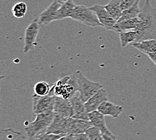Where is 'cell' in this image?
<instances>
[{
    "label": "cell",
    "mask_w": 156,
    "mask_h": 140,
    "mask_svg": "<svg viewBox=\"0 0 156 140\" xmlns=\"http://www.w3.org/2000/svg\"><path fill=\"white\" fill-rule=\"evenodd\" d=\"M139 25L136 31L139 33V42L156 38V14L150 0H145L138 16Z\"/></svg>",
    "instance_id": "cell-1"
},
{
    "label": "cell",
    "mask_w": 156,
    "mask_h": 140,
    "mask_svg": "<svg viewBox=\"0 0 156 140\" xmlns=\"http://www.w3.org/2000/svg\"><path fill=\"white\" fill-rule=\"evenodd\" d=\"M78 92L76 72L61 78L51 87L50 94L64 99H71Z\"/></svg>",
    "instance_id": "cell-2"
},
{
    "label": "cell",
    "mask_w": 156,
    "mask_h": 140,
    "mask_svg": "<svg viewBox=\"0 0 156 140\" xmlns=\"http://www.w3.org/2000/svg\"><path fill=\"white\" fill-rule=\"evenodd\" d=\"M55 116L54 112L41 113L36 115L33 121L24 128L26 134L28 138H32L41 133H46V131L53 121Z\"/></svg>",
    "instance_id": "cell-3"
},
{
    "label": "cell",
    "mask_w": 156,
    "mask_h": 140,
    "mask_svg": "<svg viewBox=\"0 0 156 140\" xmlns=\"http://www.w3.org/2000/svg\"><path fill=\"white\" fill-rule=\"evenodd\" d=\"M71 18L90 27H102L96 13L85 5H76Z\"/></svg>",
    "instance_id": "cell-4"
},
{
    "label": "cell",
    "mask_w": 156,
    "mask_h": 140,
    "mask_svg": "<svg viewBox=\"0 0 156 140\" xmlns=\"http://www.w3.org/2000/svg\"><path fill=\"white\" fill-rule=\"evenodd\" d=\"M78 82V94L84 102L102 89L103 86L98 82L90 81L84 77L81 71H76Z\"/></svg>",
    "instance_id": "cell-5"
},
{
    "label": "cell",
    "mask_w": 156,
    "mask_h": 140,
    "mask_svg": "<svg viewBox=\"0 0 156 140\" xmlns=\"http://www.w3.org/2000/svg\"><path fill=\"white\" fill-rule=\"evenodd\" d=\"M56 96L52 94L47 96H32V110L35 115L41 113L54 112V106Z\"/></svg>",
    "instance_id": "cell-6"
},
{
    "label": "cell",
    "mask_w": 156,
    "mask_h": 140,
    "mask_svg": "<svg viewBox=\"0 0 156 140\" xmlns=\"http://www.w3.org/2000/svg\"><path fill=\"white\" fill-rule=\"evenodd\" d=\"M39 31H40V23L38 22V19L35 18L26 28L23 48L24 53H28L34 47Z\"/></svg>",
    "instance_id": "cell-7"
},
{
    "label": "cell",
    "mask_w": 156,
    "mask_h": 140,
    "mask_svg": "<svg viewBox=\"0 0 156 140\" xmlns=\"http://www.w3.org/2000/svg\"><path fill=\"white\" fill-rule=\"evenodd\" d=\"M90 8L96 13L98 18L102 24V27L107 31H112L116 21L110 15L105 6L99 4L92 5Z\"/></svg>",
    "instance_id": "cell-8"
},
{
    "label": "cell",
    "mask_w": 156,
    "mask_h": 140,
    "mask_svg": "<svg viewBox=\"0 0 156 140\" xmlns=\"http://www.w3.org/2000/svg\"><path fill=\"white\" fill-rule=\"evenodd\" d=\"M91 127L93 126L90 121L69 117L67 119V134L75 135L80 134V133H84Z\"/></svg>",
    "instance_id": "cell-9"
},
{
    "label": "cell",
    "mask_w": 156,
    "mask_h": 140,
    "mask_svg": "<svg viewBox=\"0 0 156 140\" xmlns=\"http://www.w3.org/2000/svg\"><path fill=\"white\" fill-rule=\"evenodd\" d=\"M62 3L58 0H54L53 2L39 15L38 22L40 24L47 25L51 22L57 20V12Z\"/></svg>",
    "instance_id": "cell-10"
},
{
    "label": "cell",
    "mask_w": 156,
    "mask_h": 140,
    "mask_svg": "<svg viewBox=\"0 0 156 140\" xmlns=\"http://www.w3.org/2000/svg\"><path fill=\"white\" fill-rule=\"evenodd\" d=\"M73 109V118L86 120L90 121L89 113L87 112L85 102L80 99L79 94L77 92L75 95L70 99Z\"/></svg>",
    "instance_id": "cell-11"
},
{
    "label": "cell",
    "mask_w": 156,
    "mask_h": 140,
    "mask_svg": "<svg viewBox=\"0 0 156 140\" xmlns=\"http://www.w3.org/2000/svg\"><path fill=\"white\" fill-rule=\"evenodd\" d=\"M108 99V94H107L106 91L102 88L85 102L87 112L90 113L91 112L95 111V110H98L99 106L104 102L107 101Z\"/></svg>",
    "instance_id": "cell-12"
},
{
    "label": "cell",
    "mask_w": 156,
    "mask_h": 140,
    "mask_svg": "<svg viewBox=\"0 0 156 140\" xmlns=\"http://www.w3.org/2000/svg\"><path fill=\"white\" fill-rule=\"evenodd\" d=\"M54 113L66 118L72 117L73 112L70 99H64L63 98L56 96L54 106Z\"/></svg>",
    "instance_id": "cell-13"
},
{
    "label": "cell",
    "mask_w": 156,
    "mask_h": 140,
    "mask_svg": "<svg viewBox=\"0 0 156 140\" xmlns=\"http://www.w3.org/2000/svg\"><path fill=\"white\" fill-rule=\"evenodd\" d=\"M67 119L55 113L53 121L46 131L47 133L67 135Z\"/></svg>",
    "instance_id": "cell-14"
},
{
    "label": "cell",
    "mask_w": 156,
    "mask_h": 140,
    "mask_svg": "<svg viewBox=\"0 0 156 140\" xmlns=\"http://www.w3.org/2000/svg\"><path fill=\"white\" fill-rule=\"evenodd\" d=\"M90 121L94 127L98 129L102 133H111V131L106 126L105 116L99 112L98 110L89 113Z\"/></svg>",
    "instance_id": "cell-15"
},
{
    "label": "cell",
    "mask_w": 156,
    "mask_h": 140,
    "mask_svg": "<svg viewBox=\"0 0 156 140\" xmlns=\"http://www.w3.org/2000/svg\"><path fill=\"white\" fill-rule=\"evenodd\" d=\"M98 110L105 116H110L114 119H117L122 113L123 108L107 100L99 106Z\"/></svg>",
    "instance_id": "cell-16"
},
{
    "label": "cell",
    "mask_w": 156,
    "mask_h": 140,
    "mask_svg": "<svg viewBox=\"0 0 156 140\" xmlns=\"http://www.w3.org/2000/svg\"><path fill=\"white\" fill-rule=\"evenodd\" d=\"M139 18H130L125 20H119L116 22L114 27L113 31L117 33H121L122 32L129 31H136L138 28Z\"/></svg>",
    "instance_id": "cell-17"
},
{
    "label": "cell",
    "mask_w": 156,
    "mask_h": 140,
    "mask_svg": "<svg viewBox=\"0 0 156 140\" xmlns=\"http://www.w3.org/2000/svg\"><path fill=\"white\" fill-rule=\"evenodd\" d=\"M120 41L122 47L139 42V33L137 31H129L119 33Z\"/></svg>",
    "instance_id": "cell-18"
},
{
    "label": "cell",
    "mask_w": 156,
    "mask_h": 140,
    "mask_svg": "<svg viewBox=\"0 0 156 140\" xmlns=\"http://www.w3.org/2000/svg\"><path fill=\"white\" fill-rule=\"evenodd\" d=\"M133 47L146 55L156 53V39H147L132 45Z\"/></svg>",
    "instance_id": "cell-19"
},
{
    "label": "cell",
    "mask_w": 156,
    "mask_h": 140,
    "mask_svg": "<svg viewBox=\"0 0 156 140\" xmlns=\"http://www.w3.org/2000/svg\"><path fill=\"white\" fill-rule=\"evenodd\" d=\"M76 6V5L75 4L73 0H67L58 9L57 20L71 18Z\"/></svg>",
    "instance_id": "cell-20"
},
{
    "label": "cell",
    "mask_w": 156,
    "mask_h": 140,
    "mask_svg": "<svg viewBox=\"0 0 156 140\" xmlns=\"http://www.w3.org/2000/svg\"><path fill=\"white\" fill-rule=\"evenodd\" d=\"M121 0H111L105 7L110 15L117 22L121 18L122 11L121 8Z\"/></svg>",
    "instance_id": "cell-21"
},
{
    "label": "cell",
    "mask_w": 156,
    "mask_h": 140,
    "mask_svg": "<svg viewBox=\"0 0 156 140\" xmlns=\"http://www.w3.org/2000/svg\"><path fill=\"white\" fill-rule=\"evenodd\" d=\"M139 2H140V0H137V1L135 2V4L132 5L131 8L122 11V16L119 20L137 18L141 12V8H139Z\"/></svg>",
    "instance_id": "cell-22"
},
{
    "label": "cell",
    "mask_w": 156,
    "mask_h": 140,
    "mask_svg": "<svg viewBox=\"0 0 156 140\" xmlns=\"http://www.w3.org/2000/svg\"><path fill=\"white\" fill-rule=\"evenodd\" d=\"M28 138L21 133L14 131L13 129H4L1 132V140H27Z\"/></svg>",
    "instance_id": "cell-23"
},
{
    "label": "cell",
    "mask_w": 156,
    "mask_h": 140,
    "mask_svg": "<svg viewBox=\"0 0 156 140\" xmlns=\"http://www.w3.org/2000/svg\"><path fill=\"white\" fill-rule=\"evenodd\" d=\"M27 5L24 2H18L13 6L12 12L13 16L16 18H22L27 12Z\"/></svg>",
    "instance_id": "cell-24"
},
{
    "label": "cell",
    "mask_w": 156,
    "mask_h": 140,
    "mask_svg": "<svg viewBox=\"0 0 156 140\" xmlns=\"http://www.w3.org/2000/svg\"><path fill=\"white\" fill-rule=\"evenodd\" d=\"M50 85L46 82H39L34 85V90L35 94L38 96H47L50 94L51 92Z\"/></svg>",
    "instance_id": "cell-25"
},
{
    "label": "cell",
    "mask_w": 156,
    "mask_h": 140,
    "mask_svg": "<svg viewBox=\"0 0 156 140\" xmlns=\"http://www.w3.org/2000/svg\"><path fill=\"white\" fill-rule=\"evenodd\" d=\"M65 135L64 134H53V133H41L32 138H28L27 140H58L61 137Z\"/></svg>",
    "instance_id": "cell-26"
},
{
    "label": "cell",
    "mask_w": 156,
    "mask_h": 140,
    "mask_svg": "<svg viewBox=\"0 0 156 140\" xmlns=\"http://www.w3.org/2000/svg\"><path fill=\"white\" fill-rule=\"evenodd\" d=\"M86 134L90 140H105L102 132L94 127H91L87 129Z\"/></svg>",
    "instance_id": "cell-27"
},
{
    "label": "cell",
    "mask_w": 156,
    "mask_h": 140,
    "mask_svg": "<svg viewBox=\"0 0 156 140\" xmlns=\"http://www.w3.org/2000/svg\"><path fill=\"white\" fill-rule=\"evenodd\" d=\"M137 0H121V8L122 11L131 8L132 5L135 4Z\"/></svg>",
    "instance_id": "cell-28"
},
{
    "label": "cell",
    "mask_w": 156,
    "mask_h": 140,
    "mask_svg": "<svg viewBox=\"0 0 156 140\" xmlns=\"http://www.w3.org/2000/svg\"><path fill=\"white\" fill-rule=\"evenodd\" d=\"M103 138L105 140H119L112 133H102Z\"/></svg>",
    "instance_id": "cell-29"
},
{
    "label": "cell",
    "mask_w": 156,
    "mask_h": 140,
    "mask_svg": "<svg viewBox=\"0 0 156 140\" xmlns=\"http://www.w3.org/2000/svg\"><path fill=\"white\" fill-rule=\"evenodd\" d=\"M75 138H76V140H90L86 133L75 135Z\"/></svg>",
    "instance_id": "cell-30"
},
{
    "label": "cell",
    "mask_w": 156,
    "mask_h": 140,
    "mask_svg": "<svg viewBox=\"0 0 156 140\" xmlns=\"http://www.w3.org/2000/svg\"><path fill=\"white\" fill-rule=\"evenodd\" d=\"M58 140H76V138H75L74 135L67 134V135H65L62 136Z\"/></svg>",
    "instance_id": "cell-31"
},
{
    "label": "cell",
    "mask_w": 156,
    "mask_h": 140,
    "mask_svg": "<svg viewBox=\"0 0 156 140\" xmlns=\"http://www.w3.org/2000/svg\"><path fill=\"white\" fill-rule=\"evenodd\" d=\"M147 56L149 57V59L156 65V53H149L147 55Z\"/></svg>",
    "instance_id": "cell-32"
},
{
    "label": "cell",
    "mask_w": 156,
    "mask_h": 140,
    "mask_svg": "<svg viewBox=\"0 0 156 140\" xmlns=\"http://www.w3.org/2000/svg\"><path fill=\"white\" fill-rule=\"evenodd\" d=\"M58 1H59L60 2L62 3V4H63V3H64V2H66L67 1V0H58Z\"/></svg>",
    "instance_id": "cell-33"
}]
</instances>
